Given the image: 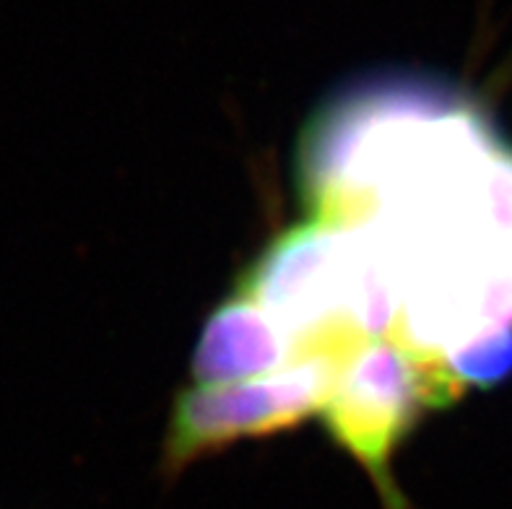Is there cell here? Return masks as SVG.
Segmentation results:
<instances>
[{"label":"cell","instance_id":"6da1fadb","mask_svg":"<svg viewBox=\"0 0 512 509\" xmlns=\"http://www.w3.org/2000/svg\"><path fill=\"white\" fill-rule=\"evenodd\" d=\"M320 167V206L351 221L372 198L401 284L396 341L448 361L512 341V149L476 107L414 84L354 99Z\"/></svg>","mask_w":512,"mask_h":509},{"label":"cell","instance_id":"7a4b0ae2","mask_svg":"<svg viewBox=\"0 0 512 509\" xmlns=\"http://www.w3.org/2000/svg\"><path fill=\"white\" fill-rule=\"evenodd\" d=\"M461 393L442 364L390 338H372L341 361L320 413L328 434L372 478L383 509H411L393 478V452L424 413L450 406Z\"/></svg>","mask_w":512,"mask_h":509},{"label":"cell","instance_id":"3957f363","mask_svg":"<svg viewBox=\"0 0 512 509\" xmlns=\"http://www.w3.org/2000/svg\"><path fill=\"white\" fill-rule=\"evenodd\" d=\"M338 367L341 361L333 356H305L279 372L180 393L162 445L164 476H175L240 439L286 432L320 413Z\"/></svg>","mask_w":512,"mask_h":509},{"label":"cell","instance_id":"277c9868","mask_svg":"<svg viewBox=\"0 0 512 509\" xmlns=\"http://www.w3.org/2000/svg\"><path fill=\"white\" fill-rule=\"evenodd\" d=\"M297 359L289 333L240 286L203 325L193 351V377L198 385L250 380L279 372Z\"/></svg>","mask_w":512,"mask_h":509}]
</instances>
